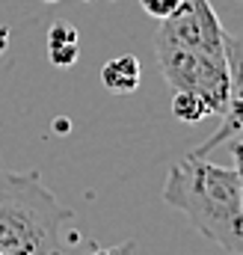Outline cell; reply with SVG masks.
<instances>
[{
  "instance_id": "6da1fadb",
  "label": "cell",
  "mask_w": 243,
  "mask_h": 255,
  "mask_svg": "<svg viewBox=\"0 0 243 255\" xmlns=\"http://www.w3.org/2000/svg\"><path fill=\"white\" fill-rule=\"evenodd\" d=\"M163 202L187 214L190 226L223 253L243 255V187L235 169L187 154L166 175Z\"/></svg>"
},
{
  "instance_id": "7a4b0ae2",
  "label": "cell",
  "mask_w": 243,
  "mask_h": 255,
  "mask_svg": "<svg viewBox=\"0 0 243 255\" xmlns=\"http://www.w3.org/2000/svg\"><path fill=\"white\" fill-rule=\"evenodd\" d=\"M71 220L39 172H0V255H74Z\"/></svg>"
},
{
  "instance_id": "3957f363",
  "label": "cell",
  "mask_w": 243,
  "mask_h": 255,
  "mask_svg": "<svg viewBox=\"0 0 243 255\" xmlns=\"http://www.w3.org/2000/svg\"><path fill=\"white\" fill-rule=\"evenodd\" d=\"M154 57L163 80L172 92H193L199 95L211 116H223L229 104V65L226 57H208L187 48H175L166 42H154Z\"/></svg>"
},
{
  "instance_id": "277c9868",
  "label": "cell",
  "mask_w": 243,
  "mask_h": 255,
  "mask_svg": "<svg viewBox=\"0 0 243 255\" xmlns=\"http://www.w3.org/2000/svg\"><path fill=\"white\" fill-rule=\"evenodd\" d=\"M226 27L214 12L211 0H181V6L160 21L154 42H166L208 57H226Z\"/></svg>"
},
{
  "instance_id": "5b68a950",
  "label": "cell",
  "mask_w": 243,
  "mask_h": 255,
  "mask_svg": "<svg viewBox=\"0 0 243 255\" xmlns=\"http://www.w3.org/2000/svg\"><path fill=\"white\" fill-rule=\"evenodd\" d=\"M223 42H226V65H229V104H226V113L220 116L223 119L220 128L202 145H196L190 157H208V151L243 133V36L226 30Z\"/></svg>"
},
{
  "instance_id": "8992f818",
  "label": "cell",
  "mask_w": 243,
  "mask_h": 255,
  "mask_svg": "<svg viewBox=\"0 0 243 255\" xmlns=\"http://www.w3.org/2000/svg\"><path fill=\"white\" fill-rule=\"evenodd\" d=\"M101 83L110 89V92H119V95H127L133 92L139 83H142V65L133 54H122V57H113L107 60L104 68H101Z\"/></svg>"
},
{
  "instance_id": "52a82bcc",
  "label": "cell",
  "mask_w": 243,
  "mask_h": 255,
  "mask_svg": "<svg viewBox=\"0 0 243 255\" xmlns=\"http://www.w3.org/2000/svg\"><path fill=\"white\" fill-rule=\"evenodd\" d=\"M172 116L178 122H184V125H199L202 119L211 116V110H208V104L199 95H193V92H175V98H172Z\"/></svg>"
},
{
  "instance_id": "ba28073f",
  "label": "cell",
  "mask_w": 243,
  "mask_h": 255,
  "mask_svg": "<svg viewBox=\"0 0 243 255\" xmlns=\"http://www.w3.org/2000/svg\"><path fill=\"white\" fill-rule=\"evenodd\" d=\"M60 45H77V27L68 21H57L48 30V48H60Z\"/></svg>"
},
{
  "instance_id": "9c48e42d",
  "label": "cell",
  "mask_w": 243,
  "mask_h": 255,
  "mask_svg": "<svg viewBox=\"0 0 243 255\" xmlns=\"http://www.w3.org/2000/svg\"><path fill=\"white\" fill-rule=\"evenodd\" d=\"M139 6H142V12H145V15H151V18L163 21V18H169V15L181 6V0H139Z\"/></svg>"
},
{
  "instance_id": "30bf717a",
  "label": "cell",
  "mask_w": 243,
  "mask_h": 255,
  "mask_svg": "<svg viewBox=\"0 0 243 255\" xmlns=\"http://www.w3.org/2000/svg\"><path fill=\"white\" fill-rule=\"evenodd\" d=\"M48 60L57 68H68L80 60V48L77 45H60V48H48Z\"/></svg>"
},
{
  "instance_id": "8fae6325",
  "label": "cell",
  "mask_w": 243,
  "mask_h": 255,
  "mask_svg": "<svg viewBox=\"0 0 243 255\" xmlns=\"http://www.w3.org/2000/svg\"><path fill=\"white\" fill-rule=\"evenodd\" d=\"M74 255H136V244L124 241V244H116V247H89L86 253H74Z\"/></svg>"
},
{
  "instance_id": "7c38bea8",
  "label": "cell",
  "mask_w": 243,
  "mask_h": 255,
  "mask_svg": "<svg viewBox=\"0 0 243 255\" xmlns=\"http://www.w3.org/2000/svg\"><path fill=\"white\" fill-rule=\"evenodd\" d=\"M229 151H232V157H235V172H238V178H241V187H243V133L238 136H232L229 139Z\"/></svg>"
},
{
  "instance_id": "4fadbf2b",
  "label": "cell",
  "mask_w": 243,
  "mask_h": 255,
  "mask_svg": "<svg viewBox=\"0 0 243 255\" xmlns=\"http://www.w3.org/2000/svg\"><path fill=\"white\" fill-rule=\"evenodd\" d=\"M3 45H6V30L0 27V51H3Z\"/></svg>"
},
{
  "instance_id": "5bb4252c",
  "label": "cell",
  "mask_w": 243,
  "mask_h": 255,
  "mask_svg": "<svg viewBox=\"0 0 243 255\" xmlns=\"http://www.w3.org/2000/svg\"><path fill=\"white\" fill-rule=\"evenodd\" d=\"M42 3H60V0H42Z\"/></svg>"
},
{
  "instance_id": "9a60e30c",
  "label": "cell",
  "mask_w": 243,
  "mask_h": 255,
  "mask_svg": "<svg viewBox=\"0 0 243 255\" xmlns=\"http://www.w3.org/2000/svg\"><path fill=\"white\" fill-rule=\"evenodd\" d=\"M86 3H89V0H86Z\"/></svg>"
}]
</instances>
